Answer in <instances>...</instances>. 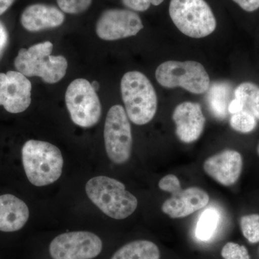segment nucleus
<instances>
[{
	"label": "nucleus",
	"instance_id": "1",
	"mask_svg": "<svg viewBox=\"0 0 259 259\" xmlns=\"http://www.w3.org/2000/svg\"><path fill=\"white\" fill-rule=\"evenodd\" d=\"M22 161L29 182L44 187L61 176L64 158L60 149L46 141L29 140L22 148Z\"/></svg>",
	"mask_w": 259,
	"mask_h": 259
},
{
	"label": "nucleus",
	"instance_id": "2",
	"mask_svg": "<svg viewBox=\"0 0 259 259\" xmlns=\"http://www.w3.org/2000/svg\"><path fill=\"white\" fill-rule=\"evenodd\" d=\"M85 190L91 202L113 219H125L137 209V198L126 190L124 184L115 179L93 177L86 184Z\"/></svg>",
	"mask_w": 259,
	"mask_h": 259
},
{
	"label": "nucleus",
	"instance_id": "3",
	"mask_svg": "<svg viewBox=\"0 0 259 259\" xmlns=\"http://www.w3.org/2000/svg\"><path fill=\"white\" fill-rule=\"evenodd\" d=\"M120 90L129 120L138 125L151 122L157 111L158 100L147 76L140 71H129L121 79Z\"/></svg>",
	"mask_w": 259,
	"mask_h": 259
},
{
	"label": "nucleus",
	"instance_id": "4",
	"mask_svg": "<svg viewBox=\"0 0 259 259\" xmlns=\"http://www.w3.org/2000/svg\"><path fill=\"white\" fill-rule=\"evenodd\" d=\"M52 50L50 41L20 49L15 59V69L27 77L38 76L46 83L59 82L66 74L68 62L64 56L51 55Z\"/></svg>",
	"mask_w": 259,
	"mask_h": 259
},
{
	"label": "nucleus",
	"instance_id": "5",
	"mask_svg": "<svg viewBox=\"0 0 259 259\" xmlns=\"http://www.w3.org/2000/svg\"><path fill=\"white\" fill-rule=\"evenodd\" d=\"M168 11L174 24L187 36L202 38L217 27L212 10L204 0H171Z\"/></svg>",
	"mask_w": 259,
	"mask_h": 259
},
{
	"label": "nucleus",
	"instance_id": "6",
	"mask_svg": "<svg viewBox=\"0 0 259 259\" xmlns=\"http://www.w3.org/2000/svg\"><path fill=\"white\" fill-rule=\"evenodd\" d=\"M156 78L163 88H182L194 95L205 93L210 85L203 65L194 61H165L156 69Z\"/></svg>",
	"mask_w": 259,
	"mask_h": 259
},
{
	"label": "nucleus",
	"instance_id": "7",
	"mask_svg": "<svg viewBox=\"0 0 259 259\" xmlns=\"http://www.w3.org/2000/svg\"><path fill=\"white\" fill-rule=\"evenodd\" d=\"M65 100L71 120L76 125L89 128L100 120L101 102L88 80L76 79L71 81L66 90Z\"/></svg>",
	"mask_w": 259,
	"mask_h": 259
},
{
	"label": "nucleus",
	"instance_id": "8",
	"mask_svg": "<svg viewBox=\"0 0 259 259\" xmlns=\"http://www.w3.org/2000/svg\"><path fill=\"white\" fill-rule=\"evenodd\" d=\"M125 109L112 106L107 112L104 128V140L107 156L116 164L128 161L132 153L133 136L131 123Z\"/></svg>",
	"mask_w": 259,
	"mask_h": 259
},
{
	"label": "nucleus",
	"instance_id": "9",
	"mask_svg": "<svg viewBox=\"0 0 259 259\" xmlns=\"http://www.w3.org/2000/svg\"><path fill=\"white\" fill-rule=\"evenodd\" d=\"M100 237L88 231H74L56 237L49 245L53 259H93L101 253Z\"/></svg>",
	"mask_w": 259,
	"mask_h": 259
},
{
	"label": "nucleus",
	"instance_id": "10",
	"mask_svg": "<svg viewBox=\"0 0 259 259\" xmlns=\"http://www.w3.org/2000/svg\"><path fill=\"white\" fill-rule=\"evenodd\" d=\"M143 28L144 24L139 15L130 10H105L96 24L98 37L110 41L135 36Z\"/></svg>",
	"mask_w": 259,
	"mask_h": 259
},
{
	"label": "nucleus",
	"instance_id": "11",
	"mask_svg": "<svg viewBox=\"0 0 259 259\" xmlns=\"http://www.w3.org/2000/svg\"><path fill=\"white\" fill-rule=\"evenodd\" d=\"M32 84L19 71L0 73V105L10 113L23 112L31 104Z\"/></svg>",
	"mask_w": 259,
	"mask_h": 259
},
{
	"label": "nucleus",
	"instance_id": "12",
	"mask_svg": "<svg viewBox=\"0 0 259 259\" xmlns=\"http://www.w3.org/2000/svg\"><path fill=\"white\" fill-rule=\"evenodd\" d=\"M172 119L176 125L177 138L182 142L193 143L203 133L205 117L201 105L197 102H184L177 105L174 110Z\"/></svg>",
	"mask_w": 259,
	"mask_h": 259
},
{
	"label": "nucleus",
	"instance_id": "13",
	"mask_svg": "<svg viewBox=\"0 0 259 259\" xmlns=\"http://www.w3.org/2000/svg\"><path fill=\"white\" fill-rule=\"evenodd\" d=\"M243 158L234 150H226L205 160L204 172L218 183L226 187L234 185L241 175Z\"/></svg>",
	"mask_w": 259,
	"mask_h": 259
},
{
	"label": "nucleus",
	"instance_id": "14",
	"mask_svg": "<svg viewBox=\"0 0 259 259\" xmlns=\"http://www.w3.org/2000/svg\"><path fill=\"white\" fill-rule=\"evenodd\" d=\"M209 194L199 187H189L166 199L161 206L171 218H183L203 208L209 203Z\"/></svg>",
	"mask_w": 259,
	"mask_h": 259
},
{
	"label": "nucleus",
	"instance_id": "15",
	"mask_svg": "<svg viewBox=\"0 0 259 259\" xmlns=\"http://www.w3.org/2000/svg\"><path fill=\"white\" fill-rule=\"evenodd\" d=\"M64 12L53 5L34 4L27 7L20 17V22L25 30L39 32L55 28L64 23Z\"/></svg>",
	"mask_w": 259,
	"mask_h": 259
},
{
	"label": "nucleus",
	"instance_id": "16",
	"mask_svg": "<svg viewBox=\"0 0 259 259\" xmlns=\"http://www.w3.org/2000/svg\"><path fill=\"white\" fill-rule=\"evenodd\" d=\"M28 205L13 194L0 195V231L22 229L29 219Z\"/></svg>",
	"mask_w": 259,
	"mask_h": 259
},
{
	"label": "nucleus",
	"instance_id": "17",
	"mask_svg": "<svg viewBox=\"0 0 259 259\" xmlns=\"http://www.w3.org/2000/svg\"><path fill=\"white\" fill-rule=\"evenodd\" d=\"M111 259H160V250L153 242L139 240L121 247Z\"/></svg>",
	"mask_w": 259,
	"mask_h": 259
},
{
	"label": "nucleus",
	"instance_id": "18",
	"mask_svg": "<svg viewBox=\"0 0 259 259\" xmlns=\"http://www.w3.org/2000/svg\"><path fill=\"white\" fill-rule=\"evenodd\" d=\"M235 98L243 105V110L249 112L259 120V87L252 82L241 83L235 91Z\"/></svg>",
	"mask_w": 259,
	"mask_h": 259
},
{
	"label": "nucleus",
	"instance_id": "19",
	"mask_svg": "<svg viewBox=\"0 0 259 259\" xmlns=\"http://www.w3.org/2000/svg\"><path fill=\"white\" fill-rule=\"evenodd\" d=\"M220 222V213L217 209H205L199 217L196 227L195 235L199 241H209L217 230Z\"/></svg>",
	"mask_w": 259,
	"mask_h": 259
},
{
	"label": "nucleus",
	"instance_id": "20",
	"mask_svg": "<svg viewBox=\"0 0 259 259\" xmlns=\"http://www.w3.org/2000/svg\"><path fill=\"white\" fill-rule=\"evenodd\" d=\"M256 118L246 110L233 114L230 120V125L233 130L241 134H248L255 129Z\"/></svg>",
	"mask_w": 259,
	"mask_h": 259
},
{
	"label": "nucleus",
	"instance_id": "21",
	"mask_svg": "<svg viewBox=\"0 0 259 259\" xmlns=\"http://www.w3.org/2000/svg\"><path fill=\"white\" fill-rule=\"evenodd\" d=\"M241 228L245 238L250 243L259 242V214H253L241 218Z\"/></svg>",
	"mask_w": 259,
	"mask_h": 259
},
{
	"label": "nucleus",
	"instance_id": "22",
	"mask_svg": "<svg viewBox=\"0 0 259 259\" xmlns=\"http://www.w3.org/2000/svg\"><path fill=\"white\" fill-rule=\"evenodd\" d=\"M61 11L68 14L77 15L87 11L93 0H56Z\"/></svg>",
	"mask_w": 259,
	"mask_h": 259
},
{
	"label": "nucleus",
	"instance_id": "23",
	"mask_svg": "<svg viewBox=\"0 0 259 259\" xmlns=\"http://www.w3.org/2000/svg\"><path fill=\"white\" fill-rule=\"evenodd\" d=\"M221 255L224 259H250L248 250L244 245L229 242L223 246Z\"/></svg>",
	"mask_w": 259,
	"mask_h": 259
},
{
	"label": "nucleus",
	"instance_id": "24",
	"mask_svg": "<svg viewBox=\"0 0 259 259\" xmlns=\"http://www.w3.org/2000/svg\"><path fill=\"white\" fill-rule=\"evenodd\" d=\"M158 187L163 192L171 194V196L175 195L182 190L180 180L174 175H168L162 177L158 182Z\"/></svg>",
	"mask_w": 259,
	"mask_h": 259
},
{
	"label": "nucleus",
	"instance_id": "25",
	"mask_svg": "<svg viewBox=\"0 0 259 259\" xmlns=\"http://www.w3.org/2000/svg\"><path fill=\"white\" fill-rule=\"evenodd\" d=\"M164 0H122V3L133 11L145 12L149 9L151 5L158 6Z\"/></svg>",
	"mask_w": 259,
	"mask_h": 259
},
{
	"label": "nucleus",
	"instance_id": "26",
	"mask_svg": "<svg viewBox=\"0 0 259 259\" xmlns=\"http://www.w3.org/2000/svg\"><path fill=\"white\" fill-rule=\"evenodd\" d=\"M246 12H254L259 8V0H233Z\"/></svg>",
	"mask_w": 259,
	"mask_h": 259
},
{
	"label": "nucleus",
	"instance_id": "27",
	"mask_svg": "<svg viewBox=\"0 0 259 259\" xmlns=\"http://www.w3.org/2000/svg\"><path fill=\"white\" fill-rule=\"evenodd\" d=\"M9 40V35H8V30L4 24L0 21V56L4 52L5 48L8 44Z\"/></svg>",
	"mask_w": 259,
	"mask_h": 259
},
{
	"label": "nucleus",
	"instance_id": "28",
	"mask_svg": "<svg viewBox=\"0 0 259 259\" xmlns=\"http://www.w3.org/2000/svg\"><path fill=\"white\" fill-rule=\"evenodd\" d=\"M243 110V105H242L241 102L239 100H237L236 98L231 102L229 107H228V110H229L231 114L237 113V112H241Z\"/></svg>",
	"mask_w": 259,
	"mask_h": 259
},
{
	"label": "nucleus",
	"instance_id": "29",
	"mask_svg": "<svg viewBox=\"0 0 259 259\" xmlns=\"http://www.w3.org/2000/svg\"><path fill=\"white\" fill-rule=\"evenodd\" d=\"M15 1V0H0V16L9 9Z\"/></svg>",
	"mask_w": 259,
	"mask_h": 259
},
{
	"label": "nucleus",
	"instance_id": "30",
	"mask_svg": "<svg viewBox=\"0 0 259 259\" xmlns=\"http://www.w3.org/2000/svg\"><path fill=\"white\" fill-rule=\"evenodd\" d=\"M91 84L95 92H97L100 90V83H99L98 81H93Z\"/></svg>",
	"mask_w": 259,
	"mask_h": 259
},
{
	"label": "nucleus",
	"instance_id": "31",
	"mask_svg": "<svg viewBox=\"0 0 259 259\" xmlns=\"http://www.w3.org/2000/svg\"><path fill=\"white\" fill-rule=\"evenodd\" d=\"M257 151H258V154L259 156V144H258V148H257Z\"/></svg>",
	"mask_w": 259,
	"mask_h": 259
}]
</instances>
